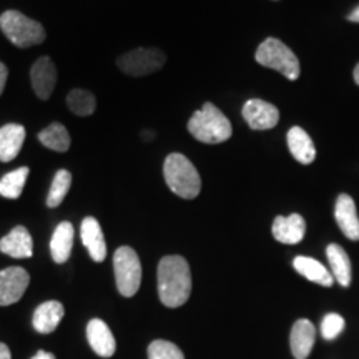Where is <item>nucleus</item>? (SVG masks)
Masks as SVG:
<instances>
[{
    "instance_id": "f257e3e1",
    "label": "nucleus",
    "mask_w": 359,
    "mask_h": 359,
    "mask_svg": "<svg viewBox=\"0 0 359 359\" xmlns=\"http://www.w3.org/2000/svg\"><path fill=\"white\" fill-rule=\"evenodd\" d=\"M158 296L167 308H180L191 294L190 264L183 257L172 255L158 263Z\"/></svg>"
},
{
    "instance_id": "f03ea898",
    "label": "nucleus",
    "mask_w": 359,
    "mask_h": 359,
    "mask_svg": "<svg viewBox=\"0 0 359 359\" xmlns=\"http://www.w3.org/2000/svg\"><path fill=\"white\" fill-rule=\"evenodd\" d=\"M188 132L198 142L217 145L231 137L233 128L226 115L213 103L206 102L203 109L191 115L190 122H188Z\"/></svg>"
},
{
    "instance_id": "7ed1b4c3",
    "label": "nucleus",
    "mask_w": 359,
    "mask_h": 359,
    "mask_svg": "<svg viewBox=\"0 0 359 359\" xmlns=\"http://www.w3.org/2000/svg\"><path fill=\"white\" fill-rule=\"evenodd\" d=\"M163 177L170 190L180 198L193 200L201 191V178L195 165L182 154H172L163 163Z\"/></svg>"
},
{
    "instance_id": "20e7f679",
    "label": "nucleus",
    "mask_w": 359,
    "mask_h": 359,
    "mask_svg": "<svg viewBox=\"0 0 359 359\" xmlns=\"http://www.w3.org/2000/svg\"><path fill=\"white\" fill-rule=\"evenodd\" d=\"M0 29L19 48H29L45 40L43 27L17 11H7L0 15Z\"/></svg>"
},
{
    "instance_id": "39448f33",
    "label": "nucleus",
    "mask_w": 359,
    "mask_h": 359,
    "mask_svg": "<svg viewBox=\"0 0 359 359\" xmlns=\"http://www.w3.org/2000/svg\"><path fill=\"white\" fill-rule=\"evenodd\" d=\"M257 62L259 65L280 72L288 80H298L299 62L291 48L286 47L281 40L269 37L259 45L257 50Z\"/></svg>"
},
{
    "instance_id": "423d86ee",
    "label": "nucleus",
    "mask_w": 359,
    "mask_h": 359,
    "mask_svg": "<svg viewBox=\"0 0 359 359\" xmlns=\"http://www.w3.org/2000/svg\"><path fill=\"white\" fill-rule=\"evenodd\" d=\"M115 281L120 294L132 298L142 285V263L137 251L130 246H120L114 255Z\"/></svg>"
},
{
    "instance_id": "0eeeda50",
    "label": "nucleus",
    "mask_w": 359,
    "mask_h": 359,
    "mask_svg": "<svg viewBox=\"0 0 359 359\" xmlns=\"http://www.w3.org/2000/svg\"><path fill=\"white\" fill-rule=\"evenodd\" d=\"M165 60H167V57L160 48L140 47L125 53L116 60V64L123 74L132 75V77H143V75H150L160 70L165 65Z\"/></svg>"
},
{
    "instance_id": "6e6552de",
    "label": "nucleus",
    "mask_w": 359,
    "mask_h": 359,
    "mask_svg": "<svg viewBox=\"0 0 359 359\" xmlns=\"http://www.w3.org/2000/svg\"><path fill=\"white\" fill-rule=\"evenodd\" d=\"M30 276L24 268L11 266L0 271V306L17 303L29 286Z\"/></svg>"
},
{
    "instance_id": "1a4fd4ad",
    "label": "nucleus",
    "mask_w": 359,
    "mask_h": 359,
    "mask_svg": "<svg viewBox=\"0 0 359 359\" xmlns=\"http://www.w3.org/2000/svg\"><path fill=\"white\" fill-rule=\"evenodd\" d=\"M243 118L250 128L253 130H269L275 128L280 122V110L273 103L251 98L243 107Z\"/></svg>"
},
{
    "instance_id": "9d476101",
    "label": "nucleus",
    "mask_w": 359,
    "mask_h": 359,
    "mask_svg": "<svg viewBox=\"0 0 359 359\" xmlns=\"http://www.w3.org/2000/svg\"><path fill=\"white\" fill-rule=\"evenodd\" d=\"M32 88L40 100H47L52 95L57 83V69L50 57H40L30 70Z\"/></svg>"
},
{
    "instance_id": "9b49d317",
    "label": "nucleus",
    "mask_w": 359,
    "mask_h": 359,
    "mask_svg": "<svg viewBox=\"0 0 359 359\" xmlns=\"http://www.w3.org/2000/svg\"><path fill=\"white\" fill-rule=\"evenodd\" d=\"M271 231L275 240L280 243L298 245L306 233V222L298 213L290 215V217H276Z\"/></svg>"
},
{
    "instance_id": "f8f14e48",
    "label": "nucleus",
    "mask_w": 359,
    "mask_h": 359,
    "mask_svg": "<svg viewBox=\"0 0 359 359\" xmlns=\"http://www.w3.org/2000/svg\"><path fill=\"white\" fill-rule=\"evenodd\" d=\"M334 217L338 222L341 231L346 235V238L353 241L359 240V218L356 213V203L351 196L343 193L338 196L334 206Z\"/></svg>"
},
{
    "instance_id": "ddd939ff",
    "label": "nucleus",
    "mask_w": 359,
    "mask_h": 359,
    "mask_svg": "<svg viewBox=\"0 0 359 359\" xmlns=\"http://www.w3.org/2000/svg\"><path fill=\"white\" fill-rule=\"evenodd\" d=\"M80 233H82V243L87 248L90 258L93 262L102 263L107 257V243L100 223L93 217H87L82 222Z\"/></svg>"
},
{
    "instance_id": "4468645a",
    "label": "nucleus",
    "mask_w": 359,
    "mask_h": 359,
    "mask_svg": "<svg viewBox=\"0 0 359 359\" xmlns=\"http://www.w3.org/2000/svg\"><path fill=\"white\" fill-rule=\"evenodd\" d=\"M87 339L100 358H111L115 354L116 343L109 325L102 320H92L87 325Z\"/></svg>"
},
{
    "instance_id": "2eb2a0df",
    "label": "nucleus",
    "mask_w": 359,
    "mask_h": 359,
    "mask_svg": "<svg viewBox=\"0 0 359 359\" xmlns=\"http://www.w3.org/2000/svg\"><path fill=\"white\" fill-rule=\"evenodd\" d=\"M0 251L8 257L22 259L34 255V241L25 226H15L13 230L0 240Z\"/></svg>"
},
{
    "instance_id": "dca6fc26",
    "label": "nucleus",
    "mask_w": 359,
    "mask_h": 359,
    "mask_svg": "<svg viewBox=\"0 0 359 359\" xmlns=\"http://www.w3.org/2000/svg\"><path fill=\"white\" fill-rule=\"evenodd\" d=\"M316 339V327L311 321L298 320L291 327L290 344L291 353L296 359H306L314 346Z\"/></svg>"
},
{
    "instance_id": "f3484780",
    "label": "nucleus",
    "mask_w": 359,
    "mask_h": 359,
    "mask_svg": "<svg viewBox=\"0 0 359 359\" xmlns=\"http://www.w3.org/2000/svg\"><path fill=\"white\" fill-rule=\"evenodd\" d=\"M25 128L19 123H7L0 128V161L17 158L25 142Z\"/></svg>"
},
{
    "instance_id": "a211bd4d",
    "label": "nucleus",
    "mask_w": 359,
    "mask_h": 359,
    "mask_svg": "<svg viewBox=\"0 0 359 359\" xmlns=\"http://www.w3.org/2000/svg\"><path fill=\"white\" fill-rule=\"evenodd\" d=\"M65 309L62 306V303L58 302H45L35 309L32 325L35 331L42 334L53 333L57 330V326L60 325L62 318H64Z\"/></svg>"
},
{
    "instance_id": "6ab92c4d",
    "label": "nucleus",
    "mask_w": 359,
    "mask_h": 359,
    "mask_svg": "<svg viewBox=\"0 0 359 359\" xmlns=\"http://www.w3.org/2000/svg\"><path fill=\"white\" fill-rule=\"evenodd\" d=\"M75 230L70 222H62L53 231L50 240V253L53 262L62 264L70 258L72 248H74Z\"/></svg>"
},
{
    "instance_id": "aec40b11",
    "label": "nucleus",
    "mask_w": 359,
    "mask_h": 359,
    "mask_svg": "<svg viewBox=\"0 0 359 359\" xmlns=\"http://www.w3.org/2000/svg\"><path fill=\"white\" fill-rule=\"evenodd\" d=\"M288 148L293 158L303 165L313 163L316 158V148L311 137L302 127H293L288 132Z\"/></svg>"
},
{
    "instance_id": "412c9836",
    "label": "nucleus",
    "mask_w": 359,
    "mask_h": 359,
    "mask_svg": "<svg viewBox=\"0 0 359 359\" xmlns=\"http://www.w3.org/2000/svg\"><path fill=\"white\" fill-rule=\"evenodd\" d=\"M293 266L299 275L306 278V280L318 283V285L326 286H333V273L327 271V268L325 264H321L320 262H316L314 258H308V257H296L293 259Z\"/></svg>"
},
{
    "instance_id": "4be33fe9",
    "label": "nucleus",
    "mask_w": 359,
    "mask_h": 359,
    "mask_svg": "<svg viewBox=\"0 0 359 359\" xmlns=\"http://www.w3.org/2000/svg\"><path fill=\"white\" fill-rule=\"evenodd\" d=\"M327 262L333 269V278L339 283L343 288H348L351 285V262H349L348 253L339 245H330L326 248Z\"/></svg>"
},
{
    "instance_id": "5701e85b",
    "label": "nucleus",
    "mask_w": 359,
    "mask_h": 359,
    "mask_svg": "<svg viewBox=\"0 0 359 359\" xmlns=\"http://www.w3.org/2000/svg\"><path fill=\"white\" fill-rule=\"evenodd\" d=\"M39 142L55 151H67L70 148V135L62 123H52L39 133Z\"/></svg>"
},
{
    "instance_id": "b1692460",
    "label": "nucleus",
    "mask_w": 359,
    "mask_h": 359,
    "mask_svg": "<svg viewBox=\"0 0 359 359\" xmlns=\"http://www.w3.org/2000/svg\"><path fill=\"white\" fill-rule=\"evenodd\" d=\"M27 177H29V168L27 167H20L7 173L6 177L0 180V195L11 200L19 198L22 191H24Z\"/></svg>"
},
{
    "instance_id": "393cba45",
    "label": "nucleus",
    "mask_w": 359,
    "mask_h": 359,
    "mask_svg": "<svg viewBox=\"0 0 359 359\" xmlns=\"http://www.w3.org/2000/svg\"><path fill=\"white\" fill-rule=\"evenodd\" d=\"M67 105H69V109L74 111L75 115L88 116L95 111V95H93L92 92H88V90L75 88L72 90L69 97H67Z\"/></svg>"
},
{
    "instance_id": "a878e982",
    "label": "nucleus",
    "mask_w": 359,
    "mask_h": 359,
    "mask_svg": "<svg viewBox=\"0 0 359 359\" xmlns=\"http://www.w3.org/2000/svg\"><path fill=\"white\" fill-rule=\"evenodd\" d=\"M72 187V173L67 170H58L55 177L52 180L50 193L47 196V206L48 208H57L58 205L64 201Z\"/></svg>"
},
{
    "instance_id": "bb28decb",
    "label": "nucleus",
    "mask_w": 359,
    "mask_h": 359,
    "mask_svg": "<svg viewBox=\"0 0 359 359\" xmlns=\"http://www.w3.org/2000/svg\"><path fill=\"white\" fill-rule=\"evenodd\" d=\"M148 359H185V354L177 344L170 343V341L156 339L148 346Z\"/></svg>"
},
{
    "instance_id": "cd10ccee",
    "label": "nucleus",
    "mask_w": 359,
    "mask_h": 359,
    "mask_svg": "<svg viewBox=\"0 0 359 359\" xmlns=\"http://www.w3.org/2000/svg\"><path fill=\"white\" fill-rule=\"evenodd\" d=\"M344 330V320L336 313H330L323 318L321 323V336L326 341H331L334 338H338L341 334V331Z\"/></svg>"
},
{
    "instance_id": "c85d7f7f",
    "label": "nucleus",
    "mask_w": 359,
    "mask_h": 359,
    "mask_svg": "<svg viewBox=\"0 0 359 359\" xmlns=\"http://www.w3.org/2000/svg\"><path fill=\"white\" fill-rule=\"evenodd\" d=\"M7 77H8V70L7 67L0 62V95H2L4 88H6V83H7Z\"/></svg>"
},
{
    "instance_id": "c756f323",
    "label": "nucleus",
    "mask_w": 359,
    "mask_h": 359,
    "mask_svg": "<svg viewBox=\"0 0 359 359\" xmlns=\"http://www.w3.org/2000/svg\"><path fill=\"white\" fill-rule=\"evenodd\" d=\"M0 359H12L11 349H8L7 344H4V343H0Z\"/></svg>"
},
{
    "instance_id": "7c9ffc66",
    "label": "nucleus",
    "mask_w": 359,
    "mask_h": 359,
    "mask_svg": "<svg viewBox=\"0 0 359 359\" xmlns=\"http://www.w3.org/2000/svg\"><path fill=\"white\" fill-rule=\"evenodd\" d=\"M32 359H55L52 353H47V351H39L37 354Z\"/></svg>"
},
{
    "instance_id": "2f4dec72",
    "label": "nucleus",
    "mask_w": 359,
    "mask_h": 359,
    "mask_svg": "<svg viewBox=\"0 0 359 359\" xmlns=\"http://www.w3.org/2000/svg\"><path fill=\"white\" fill-rule=\"evenodd\" d=\"M348 20L349 22H356V24H359V7H356L351 13H349Z\"/></svg>"
},
{
    "instance_id": "473e14b6",
    "label": "nucleus",
    "mask_w": 359,
    "mask_h": 359,
    "mask_svg": "<svg viewBox=\"0 0 359 359\" xmlns=\"http://www.w3.org/2000/svg\"><path fill=\"white\" fill-rule=\"evenodd\" d=\"M354 82L359 85V64L356 65V69H354Z\"/></svg>"
}]
</instances>
